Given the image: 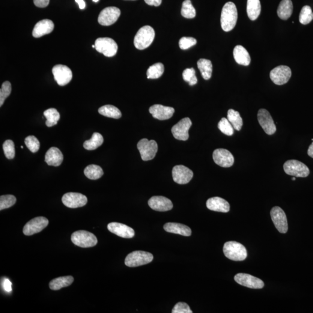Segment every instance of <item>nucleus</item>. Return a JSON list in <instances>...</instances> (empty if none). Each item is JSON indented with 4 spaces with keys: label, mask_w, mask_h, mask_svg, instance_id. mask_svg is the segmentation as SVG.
Listing matches in <instances>:
<instances>
[{
    "label": "nucleus",
    "mask_w": 313,
    "mask_h": 313,
    "mask_svg": "<svg viewBox=\"0 0 313 313\" xmlns=\"http://www.w3.org/2000/svg\"><path fill=\"white\" fill-rule=\"evenodd\" d=\"M238 18L236 6L232 2L226 3L223 6L220 23L225 32H230L234 28Z\"/></svg>",
    "instance_id": "1"
},
{
    "label": "nucleus",
    "mask_w": 313,
    "mask_h": 313,
    "mask_svg": "<svg viewBox=\"0 0 313 313\" xmlns=\"http://www.w3.org/2000/svg\"><path fill=\"white\" fill-rule=\"evenodd\" d=\"M223 253L226 258L234 261H243L247 257L246 247L236 241H229L223 247Z\"/></svg>",
    "instance_id": "2"
},
{
    "label": "nucleus",
    "mask_w": 313,
    "mask_h": 313,
    "mask_svg": "<svg viewBox=\"0 0 313 313\" xmlns=\"http://www.w3.org/2000/svg\"><path fill=\"white\" fill-rule=\"evenodd\" d=\"M155 32L150 26H145L140 29L134 38V46L137 49L143 50L150 46L154 39Z\"/></svg>",
    "instance_id": "3"
},
{
    "label": "nucleus",
    "mask_w": 313,
    "mask_h": 313,
    "mask_svg": "<svg viewBox=\"0 0 313 313\" xmlns=\"http://www.w3.org/2000/svg\"><path fill=\"white\" fill-rule=\"evenodd\" d=\"M71 240L74 245L82 248H90L98 243L97 238L94 234L84 231L74 232L71 235Z\"/></svg>",
    "instance_id": "4"
},
{
    "label": "nucleus",
    "mask_w": 313,
    "mask_h": 313,
    "mask_svg": "<svg viewBox=\"0 0 313 313\" xmlns=\"http://www.w3.org/2000/svg\"><path fill=\"white\" fill-rule=\"evenodd\" d=\"M153 259V255L151 253L142 250H136L127 256L125 264L130 267H138L150 263Z\"/></svg>",
    "instance_id": "5"
},
{
    "label": "nucleus",
    "mask_w": 313,
    "mask_h": 313,
    "mask_svg": "<svg viewBox=\"0 0 313 313\" xmlns=\"http://www.w3.org/2000/svg\"><path fill=\"white\" fill-rule=\"evenodd\" d=\"M284 171L288 175L295 177L306 178L310 174V170L305 164L295 160H288L284 165Z\"/></svg>",
    "instance_id": "6"
},
{
    "label": "nucleus",
    "mask_w": 313,
    "mask_h": 313,
    "mask_svg": "<svg viewBox=\"0 0 313 313\" xmlns=\"http://www.w3.org/2000/svg\"><path fill=\"white\" fill-rule=\"evenodd\" d=\"M95 46L97 51L103 53L106 57H113L117 52V44L112 38H98L95 41Z\"/></svg>",
    "instance_id": "7"
},
{
    "label": "nucleus",
    "mask_w": 313,
    "mask_h": 313,
    "mask_svg": "<svg viewBox=\"0 0 313 313\" xmlns=\"http://www.w3.org/2000/svg\"><path fill=\"white\" fill-rule=\"evenodd\" d=\"M137 148L144 161L153 160L158 151L157 142L153 140L148 141L147 139H142L138 143Z\"/></svg>",
    "instance_id": "8"
},
{
    "label": "nucleus",
    "mask_w": 313,
    "mask_h": 313,
    "mask_svg": "<svg viewBox=\"0 0 313 313\" xmlns=\"http://www.w3.org/2000/svg\"><path fill=\"white\" fill-rule=\"evenodd\" d=\"M271 219L280 232L285 234L288 231L287 217L284 211L279 207H274L270 212Z\"/></svg>",
    "instance_id": "9"
},
{
    "label": "nucleus",
    "mask_w": 313,
    "mask_h": 313,
    "mask_svg": "<svg viewBox=\"0 0 313 313\" xmlns=\"http://www.w3.org/2000/svg\"><path fill=\"white\" fill-rule=\"evenodd\" d=\"M52 73L55 81L60 86L68 84L73 78L72 71L65 65L55 66L52 68Z\"/></svg>",
    "instance_id": "10"
},
{
    "label": "nucleus",
    "mask_w": 313,
    "mask_h": 313,
    "mask_svg": "<svg viewBox=\"0 0 313 313\" xmlns=\"http://www.w3.org/2000/svg\"><path fill=\"white\" fill-rule=\"evenodd\" d=\"M292 75L291 68L287 66H279L271 71L270 77L275 84L284 85L290 80Z\"/></svg>",
    "instance_id": "11"
},
{
    "label": "nucleus",
    "mask_w": 313,
    "mask_h": 313,
    "mask_svg": "<svg viewBox=\"0 0 313 313\" xmlns=\"http://www.w3.org/2000/svg\"><path fill=\"white\" fill-rule=\"evenodd\" d=\"M120 9L115 7H109L103 9L98 17V22L102 26H108L117 22L120 17Z\"/></svg>",
    "instance_id": "12"
},
{
    "label": "nucleus",
    "mask_w": 313,
    "mask_h": 313,
    "mask_svg": "<svg viewBox=\"0 0 313 313\" xmlns=\"http://www.w3.org/2000/svg\"><path fill=\"white\" fill-rule=\"evenodd\" d=\"M49 220L43 216L36 217L30 220L24 226L23 232L26 235H32L40 232L49 225Z\"/></svg>",
    "instance_id": "13"
},
{
    "label": "nucleus",
    "mask_w": 313,
    "mask_h": 313,
    "mask_svg": "<svg viewBox=\"0 0 313 313\" xmlns=\"http://www.w3.org/2000/svg\"><path fill=\"white\" fill-rule=\"evenodd\" d=\"M192 125L189 118H184L172 128L171 132L175 139L180 141H187L189 138V131Z\"/></svg>",
    "instance_id": "14"
},
{
    "label": "nucleus",
    "mask_w": 313,
    "mask_h": 313,
    "mask_svg": "<svg viewBox=\"0 0 313 313\" xmlns=\"http://www.w3.org/2000/svg\"><path fill=\"white\" fill-rule=\"evenodd\" d=\"M62 201L65 206L70 208H77L85 206L87 203V198L81 193H67L62 197Z\"/></svg>",
    "instance_id": "15"
},
{
    "label": "nucleus",
    "mask_w": 313,
    "mask_h": 313,
    "mask_svg": "<svg viewBox=\"0 0 313 313\" xmlns=\"http://www.w3.org/2000/svg\"><path fill=\"white\" fill-rule=\"evenodd\" d=\"M235 282L238 284L251 289H262L264 284L262 280L246 273H238L234 277Z\"/></svg>",
    "instance_id": "16"
},
{
    "label": "nucleus",
    "mask_w": 313,
    "mask_h": 313,
    "mask_svg": "<svg viewBox=\"0 0 313 313\" xmlns=\"http://www.w3.org/2000/svg\"><path fill=\"white\" fill-rule=\"evenodd\" d=\"M258 120L259 124L267 135H273L276 132V126L273 119L267 110L262 109L259 110Z\"/></svg>",
    "instance_id": "17"
},
{
    "label": "nucleus",
    "mask_w": 313,
    "mask_h": 313,
    "mask_svg": "<svg viewBox=\"0 0 313 313\" xmlns=\"http://www.w3.org/2000/svg\"><path fill=\"white\" fill-rule=\"evenodd\" d=\"M172 177L175 182L180 184H185L192 180L193 172L185 166L176 165L172 169Z\"/></svg>",
    "instance_id": "18"
},
{
    "label": "nucleus",
    "mask_w": 313,
    "mask_h": 313,
    "mask_svg": "<svg viewBox=\"0 0 313 313\" xmlns=\"http://www.w3.org/2000/svg\"><path fill=\"white\" fill-rule=\"evenodd\" d=\"M213 159L220 166L229 168L233 165L234 159L232 154L225 148H217L214 151Z\"/></svg>",
    "instance_id": "19"
},
{
    "label": "nucleus",
    "mask_w": 313,
    "mask_h": 313,
    "mask_svg": "<svg viewBox=\"0 0 313 313\" xmlns=\"http://www.w3.org/2000/svg\"><path fill=\"white\" fill-rule=\"evenodd\" d=\"M149 112L157 120H166L172 117L175 109L173 107L163 106L162 104H154L150 107Z\"/></svg>",
    "instance_id": "20"
},
{
    "label": "nucleus",
    "mask_w": 313,
    "mask_h": 313,
    "mask_svg": "<svg viewBox=\"0 0 313 313\" xmlns=\"http://www.w3.org/2000/svg\"><path fill=\"white\" fill-rule=\"evenodd\" d=\"M107 229L112 233L122 238H131L135 235V231L132 228L120 223H110L107 225Z\"/></svg>",
    "instance_id": "21"
},
{
    "label": "nucleus",
    "mask_w": 313,
    "mask_h": 313,
    "mask_svg": "<svg viewBox=\"0 0 313 313\" xmlns=\"http://www.w3.org/2000/svg\"><path fill=\"white\" fill-rule=\"evenodd\" d=\"M148 204L153 210L160 212L171 210L173 208L172 201L163 196L152 197L149 199Z\"/></svg>",
    "instance_id": "22"
},
{
    "label": "nucleus",
    "mask_w": 313,
    "mask_h": 313,
    "mask_svg": "<svg viewBox=\"0 0 313 313\" xmlns=\"http://www.w3.org/2000/svg\"><path fill=\"white\" fill-rule=\"evenodd\" d=\"M54 29V24L52 20L44 19L39 21L35 25L33 31V36L35 38H40L44 35L50 33Z\"/></svg>",
    "instance_id": "23"
},
{
    "label": "nucleus",
    "mask_w": 313,
    "mask_h": 313,
    "mask_svg": "<svg viewBox=\"0 0 313 313\" xmlns=\"http://www.w3.org/2000/svg\"><path fill=\"white\" fill-rule=\"evenodd\" d=\"M207 207L211 211L227 213L230 211V204L225 199L214 197L208 199L207 201Z\"/></svg>",
    "instance_id": "24"
},
{
    "label": "nucleus",
    "mask_w": 313,
    "mask_h": 313,
    "mask_svg": "<svg viewBox=\"0 0 313 313\" xmlns=\"http://www.w3.org/2000/svg\"><path fill=\"white\" fill-rule=\"evenodd\" d=\"M64 160V156L60 150L57 148H50L47 151L45 156V162L48 165L53 166H58L61 165Z\"/></svg>",
    "instance_id": "25"
},
{
    "label": "nucleus",
    "mask_w": 313,
    "mask_h": 313,
    "mask_svg": "<svg viewBox=\"0 0 313 313\" xmlns=\"http://www.w3.org/2000/svg\"><path fill=\"white\" fill-rule=\"evenodd\" d=\"M165 231L171 233L178 234L183 236H190L192 234V230L186 225L177 223H167L164 226Z\"/></svg>",
    "instance_id": "26"
},
{
    "label": "nucleus",
    "mask_w": 313,
    "mask_h": 313,
    "mask_svg": "<svg viewBox=\"0 0 313 313\" xmlns=\"http://www.w3.org/2000/svg\"><path fill=\"white\" fill-rule=\"evenodd\" d=\"M233 55L235 62L238 64L243 66H248L250 63V57L245 48L241 46H237L234 48Z\"/></svg>",
    "instance_id": "27"
},
{
    "label": "nucleus",
    "mask_w": 313,
    "mask_h": 313,
    "mask_svg": "<svg viewBox=\"0 0 313 313\" xmlns=\"http://www.w3.org/2000/svg\"><path fill=\"white\" fill-rule=\"evenodd\" d=\"M293 11V4L291 0H282L279 6L277 14L280 19L287 20L290 18Z\"/></svg>",
    "instance_id": "28"
},
{
    "label": "nucleus",
    "mask_w": 313,
    "mask_h": 313,
    "mask_svg": "<svg viewBox=\"0 0 313 313\" xmlns=\"http://www.w3.org/2000/svg\"><path fill=\"white\" fill-rule=\"evenodd\" d=\"M74 278L72 276L61 277L52 280L49 282V286L50 290L57 291L61 290L62 288L68 287L72 284Z\"/></svg>",
    "instance_id": "29"
},
{
    "label": "nucleus",
    "mask_w": 313,
    "mask_h": 313,
    "mask_svg": "<svg viewBox=\"0 0 313 313\" xmlns=\"http://www.w3.org/2000/svg\"><path fill=\"white\" fill-rule=\"evenodd\" d=\"M261 5L259 0H248L247 12L249 18L251 20L257 19L261 14Z\"/></svg>",
    "instance_id": "30"
},
{
    "label": "nucleus",
    "mask_w": 313,
    "mask_h": 313,
    "mask_svg": "<svg viewBox=\"0 0 313 313\" xmlns=\"http://www.w3.org/2000/svg\"><path fill=\"white\" fill-rule=\"evenodd\" d=\"M198 66L204 79L206 80L210 79L213 73V64L211 61L208 59H200L198 62Z\"/></svg>",
    "instance_id": "31"
},
{
    "label": "nucleus",
    "mask_w": 313,
    "mask_h": 313,
    "mask_svg": "<svg viewBox=\"0 0 313 313\" xmlns=\"http://www.w3.org/2000/svg\"><path fill=\"white\" fill-rule=\"evenodd\" d=\"M103 141L102 135L99 133L95 132L91 139L83 143V146L86 150H94L100 147L103 144Z\"/></svg>",
    "instance_id": "32"
},
{
    "label": "nucleus",
    "mask_w": 313,
    "mask_h": 313,
    "mask_svg": "<svg viewBox=\"0 0 313 313\" xmlns=\"http://www.w3.org/2000/svg\"><path fill=\"white\" fill-rule=\"evenodd\" d=\"M98 112L101 115L109 118L118 119L120 118L122 116L121 112L117 107L110 105V104L100 107Z\"/></svg>",
    "instance_id": "33"
},
{
    "label": "nucleus",
    "mask_w": 313,
    "mask_h": 313,
    "mask_svg": "<svg viewBox=\"0 0 313 313\" xmlns=\"http://www.w3.org/2000/svg\"><path fill=\"white\" fill-rule=\"evenodd\" d=\"M228 119L234 129L239 131L242 128L243 122L239 112L233 109H230L228 113Z\"/></svg>",
    "instance_id": "34"
},
{
    "label": "nucleus",
    "mask_w": 313,
    "mask_h": 313,
    "mask_svg": "<svg viewBox=\"0 0 313 313\" xmlns=\"http://www.w3.org/2000/svg\"><path fill=\"white\" fill-rule=\"evenodd\" d=\"M84 174L91 180H97L103 175V171L100 166L97 165H89L84 169Z\"/></svg>",
    "instance_id": "35"
},
{
    "label": "nucleus",
    "mask_w": 313,
    "mask_h": 313,
    "mask_svg": "<svg viewBox=\"0 0 313 313\" xmlns=\"http://www.w3.org/2000/svg\"><path fill=\"white\" fill-rule=\"evenodd\" d=\"M44 115L47 118L46 124L49 127H51L57 124L60 119V114L58 110L54 108L47 109L44 112Z\"/></svg>",
    "instance_id": "36"
},
{
    "label": "nucleus",
    "mask_w": 313,
    "mask_h": 313,
    "mask_svg": "<svg viewBox=\"0 0 313 313\" xmlns=\"http://www.w3.org/2000/svg\"><path fill=\"white\" fill-rule=\"evenodd\" d=\"M165 71V66L162 63H157L151 66L147 71L148 79H157L163 75Z\"/></svg>",
    "instance_id": "37"
},
{
    "label": "nucleus",
    "mask_w": 313,
    "mask_h": 313,
    "mask_svg": "<svg viewBox=\"0 0 313 313\" xmlns=\"http://www.w3.org/2000/svg\"><path fill=\"white\" fill-rule=\"evenodd\" d=\"M181 14L187 19H193L196 16V11L190 0H184L181 7Z\"/></svg>",
    "instance_id": "38"
},
{
    "label": "nucleus",
    "mask_w": 313,
    "mask_h": 313,
    "mask_svg": "<svg viewBox=\"0 0 313 313\" xmlns=\"http://www.w3.org/2000/svg\"><path fill=\"white\" fill-rule=\"evenodd\" d=\"M313 19V13L311 7L304 6L299 15V22L302 25H306L311 23Z\"/></svg>",
    "instance_id": "39"
},
{
    "label": "nucleus",
    "mask_w": 313,
    "mask_h": 313,
    "mask_svg": "<svg viewBox=\"0 0 313 313\" xmlns=\"http://www.w3.org/2000/svg\"><path fill=\"white\" fill-rule=\"evenodd\" d=\"M219 129L223 133L228 136H232L234 133V128L228 119L222 118L217 125Z\"/></svg>",
    "instance_id": "40"
},
{
    "label": "nucleus",
    "mask_w": 313,
    "mask_h": 313,
    "mask_svg": "<svg viewBox=\"0 0 313 313\" xmlns=\"http://www.w3.org/2000/svg\"><path fill=\"white\" fill-rule=\"evenodd\" d=\"M16 198L13 195H3L0 197V210L13 207L16 203Z\"/></svg>",
    "instance_id": "41"
},
{
    "label": "nucleus",
    "mask_w": 313,
    "mask_h": 313,
    "mask_svg": "<svg viewBox=\"0 0 313 313\" xmlns=\"http://www.w3.org/2000/svg\"><path fill=\"white\" fill-rule=\"evenodd\" d=\"M4 154L8 159H13L16 156L14 143L12 140H7L2 146Z\"/></svg>",
    "instance_id": "42"
},
{
    "label": "nucleus",
    "mask_w": 313,
    "mask_h": 313,
    "mask_svg": "<svg viewBox=\"0 0 313 313\" xmlns=\"http://www.w3.org/2000/svg\"><path fill=\"white\" fill-rule=\"evenodd\" d=\"M25 144L32 153H36L40 148V143L34 136H29L25 138Z\"/></svg>",
    "instance_id": "43"
},
{
    "label": "nucleus",
    "mask_w": 313,
    "mask_h": 313,
    "mask_svg": "<svg viewBox=\"0 0 313 313\" xmlns=\"http://www.w3.org/2000/svg\"><path fill=\"white\" fill-rule=\"evenodd\" d=\"M11 83L7 81L2 83L1 89H0V107L4 104L5 100L10 96L11 93Z\"/></svg>",
    "instance_id": "44"
},
{
    "label": "nucleus",
    "mask_w": 313,
    "mask_h": 313,
    "mask_svg": "<svg viewBox=\"0 0 313 313\" xmlns=\"http://www.w3.org/2000/svg\"><path fill=\"white\" fill-rule=\"evenodd\" d=\"M183 79L184 81L189 82L191 86L196 85L198 82L195 70L193 68H186L183 71Z\"/></svg>",
    "instance_id": "45"
},
{
    "label": "nucleus",
    "mask_w": 313,
    "mask_h": 313,
    "mask_svg": "<svg viewBox=\"0 0 313 313\" xmlns=\"http://www.w3.org/2000/svg\"><path fill=\"white\" fill-rule=\"evenodd\" d=\"M197 44V40L195 38L184 37L181 38L179 44L181 49H187L190 48L195 46Z\"/></svg>",
    "instance_id": "46"
},
{
    "label": "nucleus",
    "mask_w": 313,
    "mask_h": 313,
    "mask_svg": "<svg viewBox=\"0 0 313 313\" xmlns=\"http://www.w3.org/2000/svg\"><path fill=\"white\" fill-rule=\"evenodd\" d=\"M172 313H192L190 307L187 303L184 302H179L174 306L172 309Z\"/></svg>",
    "instance_id": "47"
},
{
    "label": "nucleus",
    "mask_w": 313,
    "mask_h": 313,
    "mask_svg": "<svg viewBox=\"0 0 313 313\" xmlns=\"http://www.w3.org/2000/svg\"><path fill=\"white\" fill-rule=\"evenodd\" d=\"M50 0H33L34 4L38 8H46L49 4Z\"/></svg>",
    "instance_id": "48"
},
{
    "label": "nucleus",
    "mask_w": 313,
    "mask_h": 313,
    "mask_svg": "<svg viewBox=\"0 0 313 313\" xmlns=\"http://www.w3.org/2000/svg\"><path fill=\"white\" fill-rule=\"evenodd\" d=\"M3 288L4 290L7 292H11L12 291V283L7 279L4 280L2 282Z\"/></svg>",
    "instance_id": "49"
},
{
    "label": "nucleus",
    "mask_w": 313,
    "mask_h": 313,
    "mask_svg": "<svg viewBox=\"0 0 313 313\" xmlns=\"http://www.w3.org/2000/svg\"><path fill=\"white\" fill-rule=\"evenodd\" d=\"M145 1L148 5L159 7L162 4V0H145Z\"/></svg>",
    "instance_id": "50"
},
{
    "label": "nucleus",
    "mask_w": 313,
    "mask_h": 313,
    "mask_svg": "<svg viewBox=\"0 0 313 313\" xmlns=\"http://www.w3.org/2000/svg\"><path fill=\"white\" fill-rule=\"evenodd\" d=\"M76 2L78 3L80 9L83 10L85 8V3L83 0H75Z\"/></svg>",
    "instance_id": "51"
},
{
    "label": "nucleus",
    "mask_w": 313,
    "mask_h": 313,
    "mask_svg": "<svg viewBox=\"0 0 313 313\" xmlns=\"http://www.w3.org/2000/svg\"><path fill=\"white\" fill-rule=\"evenodd\" d=\"M308 154L310 157L313 158V142L311 145V146H309L308 150Z\"/></svg>",
    "instance_id": "52"
},
{
    "label": "nucleus",
    "mask_w": 313,
    "mask_h": 313,
    "mask_svg": "<svg viewBox=\"0 0 313 313\" xmlns=\"http://www.w3.org/2000/svg\"><path fill=\"white\" fill-rule=\"evenodd\" d=\"M92 1H93L95 2H97L99 1V0H92Z\"/></svg>",
    "instance_id": "53"
},
{
    "label": "nucleus",
    "mask_w": 313,
    "mask_h": 313,
    "mask_svg": "<svg viewBox=\"0 0 313 313\" xmlns=\"http://www.w3.org/2000/svg\"><path fill=\"white\" fill-rule=\"evenodd\" d=\"M295 180H296V178H295V177H294V178H292V180H293V181H295Z\"/></svg>",
    "instance_id": "54"
},
{
    "label": "nucleus",
    "mask_w": 313,
    "mask_h": 313,
    "mask_svg": "<svg viewBox=\"0 0 313 313\" xmlns=\"http://www.w3.org/2000/svg\"><path fill=\"white\" fill-rule=\"evenodd\" d=\"M92 48H95V45H93V46H92Z\"/></svg>",
    "instance_id": "55"
}]
</instances>
